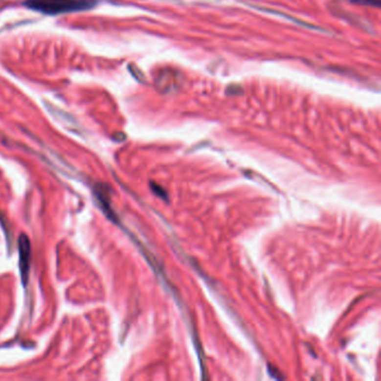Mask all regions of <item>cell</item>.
<instances>
[{"mask_svg":"<svg viewBox=\"0 0 381 381\" xmlns=\"http://www.w3.org/2000/svg\"><path fill=\"white\" fill-rule=\"evenodd\" d=\"M19 248V269H21L22 282L26 285L29 280V269H30V242L25 234L19 237L18 241Z\"/></svg>","mask_w":381,"mask_h":381,"instance_id":"obj_2","label":"cell"},{"mask_svg":"<svg viewBox=\"0 0 381 381\" xmlns=\"http://www.w3.org/2000/svg\"><path fill=\"white\" fill-rule=\"evenodd\" d=\"M352 1L356 3H360V5H368V6H375V7L380 6L379 0H352Z\"/></svg>","mask_w":381,"mask_h":381,"instance_id":"obj_4","label":"cell"},{"mask_svg":"<svg viewBox=\"0 0 381 381\" xmlns=\"http://www.w3.org/2000/svg\"><path fill=\"white\" fill-rule=\"evenodd\" d=\"M26 5L41 13L57 15L86 9L91 3L88 0H26Z\"/></svg>","mask_w":381,"mask_h":381,"instance_id":"obj_1","label":"cell"},{"mask_svg":"<svg viewBox=\"0 0 381 381\" xmlns=\"http://www.w3.org/2000/svg\"><path fill=\"white\" fill-rule=\"evenodd\" d=\"M254 8H255V9H258L259 11H264V13H269V14H273V15H277V16H280V17H284V18H288L289 19V21H291V22H295V23H297V25H302V26H305V27H309V28H311V29H321V28H317V27L316 26H314V25H311V23H308V22H302V21H298V19L297 18H294V17H292V16H289V15H286V14H284V13H281V11H277V10H273V9H269V8H264V7H258V6H253Z\"/></svg>","mask_w":381,"mask_h":381,"instance_id":"obj_3","label":"cell"},{"mask_svg":"<svg viewBox=\"0 0 381 381\" xmlns=\"http://www.w3.org/2000/svg\"><path fill=\"white\" fill-rule=\"evenodd\" d=\"M152 189L155 190L156 192H158V195H160L161 197H163V198H167V196H166V191H162V192H161V188H160V186H158V184H152Z\"/></svg>","mask_w":381,"mask_h":381,"instance_id":"obj_5","label":"cell"}]
</instances>
